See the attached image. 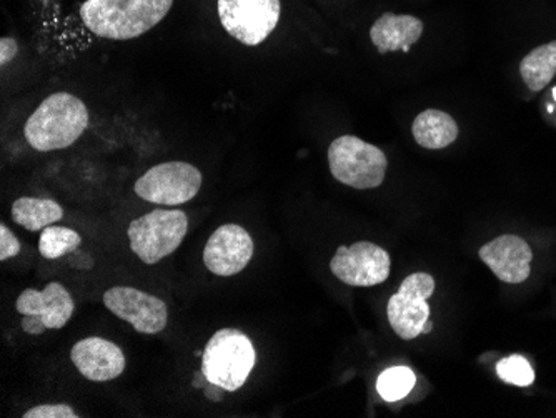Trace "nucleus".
I'll use <instances>...</instances> for the list:
<instances>
[{"mask_svg": "<svg viewBox=\"0 0 556 418\" xmlns=\"http://www.w3.org/2000/svg\"><path fill=\"white\" fill-rule=\"evenodd\" d=\"M174 0H86L79 9L80 21L100 39H137L157 27Z\"/></svg>", "mask_w": 556, "mask_h": 418, "instance_id": "obj_1", "label": "nucleus"}, {"mask_svg": "<svg viewBox=\"0 0 556 418\" xmlns=\"http://www.w3.org/2000/svg\"><path fill=\"white\" fill-rule=\"evenodd\" d=\"M89 122V109L79 97L55 92L27 118L24 136L37 152L62 151L83 137Z\"/></svg>", "mask_w": 556, "mask_h": 418, "instance_id": "obj_2", "label": "nucleus"}, {"mask_svg": "<svg viewBox=\"0 0 556 418\" xmlns=\"http://www.w3.org/2000/svg\"><path fill=\"white\" fill-rule=\"evenodd\" d=\"M254 345L245 333L236 329H222L212 335L202 357V376L212 385L236 392L254 370Z\"/></svg>", "mask_w": 556, "mask_h": 418, "instance_id": "obj_3", "label": "nucleus"}, {"mask_svg": "<svg viewBox=\"0 0 556 418\" xmlns=\"http://www.w3.org/2000/svg\"><path fill=\"white\" fill-rule=\"evenodd\" d=\"M332 176L352 189H377L386 180L389 161L382 149L355 136H342L328 147Z\"/></svg>", "mask_w": 556, "mask_h": 418, "instance_id": "obj_4", "label": "nucleus"}, {"mask_svg": "<svg viewBox=\"0 0 556 418\" xmlns=\"http://www.w3.org/2000/svg\"><path fill=\"white\" fill-rule=\"evenodd\" d=\"M189 230V218L182 211L149 212L136 218L127 229L130 249L147 265H154L180 248Z\"/></svg>", "mask_w": 556, "mask_h": 418, "instance_id": "obj_5", "label": "nucleus"}, {"mask_svg": "<svg viewBox=\"0 0 556 418\" xmlns=\"http://www.w3.org/2000/svg\"><path fill=\"white\" fill-rule=\"evenodd\" d=\"M218 18L225 33L243 43L255 47L277 29L282 14L280 0H217Z\"/></svg>", "mask_w": 556, "mask_h": 418, "instance_id": "obj_6", "label": "nucleus"}, {"mask_svg": "<svg viewBox=\"0 0 556 418\" xmlns=\"http://www.w3.org/2000/svg\"><path fill=\"white\" fill-rule=\"evenodd\" d=\"M202 172L187 162H164L155 165L137 180L134 190L142 201L150 204H187L195 199L202 187Z\"/></svg>", "mask_w": 556, "mask_h": 418, "instance_id": "obj_7", "label": "nucleus"}, {"mask_svg": "<svg viewBox=\"0 0 556 418\" xmlns=\"http://www.w3.org/2000/svg\"><path fill=\"white\" fill-rule=\"evenodd\" d=\"M22 329L29 335L64 329L75 311V302L62 283L50 282L42 290L25 289L15 304Z\"/></svg>", "mask_w": 556, "mask_h": 418, "instance_id": "obj_8", "label": "nucleus"}, {"mask_svg": "<svg viewBox=\"0 0 556 418\" xmlns=\"http://www.w3.org/2000/svg\"><path fill=\"white\" fill-rule=\"evenodd\" d=\"M435 292V280L425 273L412 274L403 280L399 292L387 307L393 332L403 340L417 339L430 320L428 299Z\"/></svg>", "mask_w": 556, "mask_h": 418, "instance_id": "obj_9", "label": "nucleus"}, {"mask_svg": "<svg viewBox=\"0 0 556 418\" xmlns=\"http://www.w3.org/2000/svg\"><path fill=\"white\" fill-rule=\"evenodd\" d=\"M390 268V255L371 242H355L350 248L342 245L330 262L333 276L352 287H374L386 282Z\"/></svg>", "mask_w": 556, "mask_h": 418, "instance_id": "obj_10", "label": "nucleus"}, {"mask_svg": "<svg viewBox=\"0 0 556 418\" xmlns=\"http://www.w3.org/2000/svg\"><path fill=\"white\" fill-rule=\"evenodd\" d=\"M104 305L142 335H155L167 327L168 308L165 302L134 287L109 289L104 293Z\"/></svg>", "mask_w": 556, "mask_h": 418, "instance_id": "obj_11", "label": "nucleus"}, {"mask_svg": "<svg viewBox=\"0 0 556 418\" xmlns=\"http://www.w3.org/2000/svg\"><path fill=\"white\" fill-rule=\"evenodd\" d=\"M254 257V240L243 227L227 224L218 227L204 249V264L218 277L242 273Z\"/></svg>", "mask_w": 556, "mask_h": 418, "instance_id": "obj_12", "label": "nucleus"}, {"mask_svg": "<svg viewBox=\"0 0 556 418\" xmlns=\"http://www.w3.org/2000/svg\"><path fill=\"white\" fill-rule=\"evenodd\" d=\"M478 255L502 282L521 283L532 274L533 252L521 237H496Z\"/></svg>", "mask_w": 556, "mask_h": 418, "instance_id": "obj_13", "label": "nucleus"}, {"mask_svg": "<svg viewBox=\"0 0 556 418\" xmlns=\"http://www.w3.org/2000/svg\"><path fill=\"white\" fill-rule=\"evenodd\" d=\"M71 357L77 370L92 382H109L125 370L122 349L102 337H89L75 343Z\"/></svg>", "mask_w": 556, "mask_h": 418, "instance_id": "obj_14", "label": "nucleus"}, {"mask_svg": "<svg viewBox=\"0 0 556 418\" xmlns=\"http://www.w3.org/2000/svg\"><path fill=\"white\" fill-rule=\"evenodd\" d=\"M424 22L415 15L387 14L380 15L370 29V40L380 54L390 52H408L424 34Z\"/></svg>", "mask_w": 556, "mask_h": 418, "instance_id": "obj_15", "label": "nucleus"}, {"mask_svg": "<svg viewBox=\"0 0 556 418\" xmlns=\"http://www.w3.org/2000/svg\"><path fill=\"white\" fill-rule=\"evenodd\" d=\"M412 134L418 145L428 151H440L458 139V124L446 112L428 109L415 118Z\"/></svg>", "mask_w": 556, "mask_h": 418, "instance_id": "obj_16", "label": "nucleus"}, {"mask_svg": "<svg viewBox=\"0 0 556 418\" xmlns=\"http://www.w3.org/2000/svg\"><path fill=\"white\" fill-rule=\"evenodd\" d=\"M11 215L17 226L30 232H37L59 223L64 217V208L50 199L21 197L12 205Z\"/></svg>", "mask_w": 556, "mask_h": 418, "instance_id": "obj_17", "label": "nucleus"}, {"mask_svg": "<svg viewBox=\"0 0 556 418\" xmlns=\"http://www.w3.org/2000/svg\"><path fill=\"white\" fill-rule=\"evenodd\" d=\"M520 76L533 92L545 89L556 76V40L535 47L520 62Z\"/></svg>", "mask_w": 556, "mask_h": 418, "instance_id": "obj_18", "label": "nucleus"}, {"mask_svg": "<svg viewBox=\"0 0 556 418\" xmlns=\"http://www.w3.org/2000/svg\"><path fill=\"white\" fill-rule=\"evenodd\" d=\"M83 243V237L68 227L50 226L42 230L39 239V252L43 258L64 257L77 251Z\"/></svg>", "mask_w": 556, "mask_h": 418, "instance_id": "obj_19", "label": "nucleus"}, {"mask_svg": "<svg viewBox=\"0 0 556 418\" xmlns=\"http://www.w3.org/2000/svg\"><path fill=\"white\" fill-rule=\"evenodd\" d=\"M417 377L408 367H392L378 377V393L387 402L402 401L414 389Z\"/></svg>", "mask_w": 556, "mask_h": 418, "instance_id": "obj_20", "label": "nucleus"}, {"mask_svg": "<svg viewBox=\"0 0 556 418\" xmlns=\"http://www.w3.org/2000/svg\"><path fill=\"white\" fill-rule=\"evenodd\" d=\"M496 373L503 382L517 387H530L535 382V370L527 358L521 355H510L496 365Z\"/></svg>", "mask_w": 556, "mask_h": 418, "instance_id": "obj_21", "label": "nucleus"}, {"mask_svg": "<svg viewBox=\"0 0 556 418\" xmlns=\"http://www.w3.org/2000/svg\"><path fill=\"white\" fill-rule=\"evenodd\" d=\"M74 408L65 404L39 405L25 411L24 418H77Z\"/></svg>", "mask_w": 556, "mask_h": 418, "instance_id": "obj_22", "label": "nucleus"}, {"mask_svg": "<svg viewBox=\"0 0 556 418\" xmlns=\"http://www.w3.org/2000/svg\"><path fill=\"white\" fill-rule=\"evenodd\" d=\"M21 240L11 232V229H8V226L2 224L0 226V261H9V258L21 254Z\"/></svg>", "mask_w": 556, "mask_h": 418, "instance_id": "obj_23", "label": "nucleus"}, {"mask_svg": "<svg viewBox=\"0 0 556 418\" xmlns=\"http://www.w3.org/2000/svg\"><path fill=\"white\" fill-rule=\"evenodd\" d=\"M17 40L12 39V37H2V39H0V65H2V67L11 64L15 55H17Z\"/></svg>", "mask_w": 556, "mask_h": 418, "instance_id": "obj_24", "label": "nucleus"}, {"mask_svg": "<svg viewBox=\"0 0 556 418\" xmlns=\"http://www.w3.org/2000/svg\"><path fill=\"white\" fill-rule=\"evenodd\" d=\"M432 330V322L428 320L427 326H425L424 333L430 332Z\"/></svg>", "mask_w": 556, "mask_h": 418, "instance_id": "obj_25", "label": "nucleus"}]
</instances>
